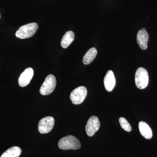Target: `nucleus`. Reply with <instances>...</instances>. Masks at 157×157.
Here are the masks:
<instances>
[{
	"instance_id": "obj_1",
	"label": "nucleus",
	"mask_w": 157,
	"mask_h": 157,
	"mask_svg": "<svg viewBox=\"0 0 157 157\" xmlns=\"http://www.w3.org/2000/svg\"><path fill=\"white\" fill-rule=\"evenodd\" d=\"M39 29L36 23L33 22L26 24L19 28L15 33L16 37L20 39H25L33 36Z\"/></svg>"
},
{
	"instance_id": "obj_2",
	"label": "nucleus",
	"mask_w": 157,
	"mask_h": 157,
	"mask_svg": "<svg viewBox=\"0 0 157 157\" xmlns=\"http://www.w3.org/2000/svg\"><path fill=\"white\" fill-rule=\"evenodd\" d=\"M80 141L76 137L72 135H68L63 137L58 142L59 148L61 149L77 150L81 147Z\"/></svg>"
},
{
	"instance_id": "obj_3",
	"label": "nucleus",
	"mask_w": 157,
	"mask_h": 157,
	"mask_svg": "<svg viewBox=\"0 0 157 157\" xmlns=\"http://www.w3.org/2000/svg\"><path fill=\"white\" fill-rule=\"evenodd\" d=\"M149 82L148 73L146 70L143 67L138 68L135 76V82L138 89L142 90L147 86Z\"/></svg>"
},
{
	"instance_id": "obj_4",
	"label": "nucleus",
	"mask_w": 157,
	"mask_h": 157,
	"mask_svg": "<svg viewBox=\"0 0 157 157\" xmlns=\"http://www.w3.org/2000/svg\"><path fill=\"white\" fill-rule=\"evenodd\" d=\"M56 85L55 76L49 74L46 77L40 89V93L42 95H48L53 92Z\"/></svg>"
},
{
	"instance_id": "obj_5",
	"label": "nucleus",
	"mask_w": 157,
	"mask_h": 157,
	"mask_svg": "<svg viewBox=\"0 0 157 157\" xmlns=\"http://www.w3.org/2000/svg\"><path fill=\"white\" fill-rule=\"evenodd\" d=\"M87 94L86 88L80 86L73 90L70 94V100L73 104L78 105L84 101Z\"/></svg>"
},
{
	"instance_id": "obj_6",
	"label": "nucleus",
	"mask_w": 157,
	"mask_h": 157,
	"mask_svg": "<svg viewBox=\"0 0 157 157\" xmlns=\"http://www.w3.org/2000/svg\"><path fill=\"white\" fill-rule=\"evenodd\" d=\"M55 124V120L51 116L43 118L39 121L38 129L40 133L42 134L49 133L53 128Z\"/></svg>"
},
{
	"instance_id": "obj_7",
	"label": "nucleus",
	"mask_w": 157,
	"mask_h": 157,
	"mask_svg": "<svg viewBox=\"0 0 157 157\" xmlns=\"http://www.w3.org/2000/svg\"><path fill=\"white\" fill-rule=\"evenodd\" d=\"M100 127V122L98 117L93 116L88 121L85 127L86 134L89 137H92L98 132Z\"/></svg>"
},
{
	"instance_id": "obj_8",
	"label": "nucleus",
	"mask_w": 157,
	"mask_h": 157,
	"mask_svg": "<svg viewBox=\"0 0 157 157\" xmlns=\"http://www.w3.org/2000/svg\"><path fill=\"white\" fill-rule=\"evenodd\" d=\"M34 75L33 68L29 67L26 69L20 76L18 78V84L21 87H25L30 82Z\"/></svg>"
},
{
	"instance_id": "obj_9",
	"label": "nucleus",
	"mask_w": 157,
	"mask_h": 157,
	"mask_svg": "<svg viewBox=\"0 0 157 157\" xmlns=\"http://www.w3.org/2000/svg\"><path fill=\"white\" fill-rule=\"evenodd\" d=\"M149 36L146 29L142 28L138 31L137 36V41L139 47L142 50H146L147 48Z\"/></svg>"
},
{
	"instance_id": "obj_10",
	"label": "nucleus",
	"mask_w": 157,
	"mask_h": 157,
	"mask_svg": "<svg viewBox=\"0 0 157 157\" xmlns=\"http://www.w3.org/2000/svg\"><path fill=\"white\" fill-rule=\"evenodd\" d=\"M116 84L114 73L112 70L107 71L104 78V85L105 89L108 92L112 91Z\"/></svg>"
},
{
	"instance_id": "obj_11",
	"label": "nucleus",
	"mask_w": 157,
	"mask_h": 157,
	"mask_svg": "<svg viewBox=\"0 0 157 157\" xmlns=\"http://www.w3.org/2000/svg\"><path fill=\"white\" fill-rule=\"evenodd\" d=\"M138 128L141 135L147 139H151L153 136L152 131L149 126L144 121H140L138 124Z\"/></svg>"
},
{
	"instance_id": "obj_12",
	"label": "nucleus",
	"mask_w": 157,
	"mask_h": 157,
	"mask_svg": "<svg viewBox=\"0 0 157 157\" xmlns=\"http://www.w3.org/2000/svg\"><path fill=\"white\" fill-rule=\"evenodd\" d=\"M75 38V35L73 31L67 32L62 38L61 45L63 48H66L73 42Z\"/></svg>"
},
{
	"instance_id": "obj_13",
	"label": "nucleus",
	"mask_w": 157,
	"mask_h": 157,
	"mask_svg": "<svg viewBox=\"0 0 157 157\" xmlns=\"http://www.w3.org/2000/svg\"><path fill=\"white\" fill-rule=\"evenodd\" d=\"M97 53L98 52L96 48H90L83 56L82 59L83 63L85 65H88L91 63L95 58Z\"/></svg>"
},
{
	"instance_id": "obj_14",
	"label": "nucleus",
	"mask_w": 157,
	"mask_h": 157,
	"mask_svg": "<svg viewBox=\"0 0 157 157\" xmlns=\"http://www.w3.org/2000/svg\"><path fill=\"white\" fill-rule=\"evenodd\" d=\"M21 153V149L17 146L12 147L4 152L1 157H18Z\"/></svg>"
},
{
	"instance_id": "obj_15",
	"label": "nucleus",
	"mask_w": 157,
	"mask_h": 157,
	"mask_svg": "<svg viewBox=\"0 0 157 157\" xmlns=\"http://www.w3.org/2000/svg\"><path fill=\"white\" fill-rule=\"evenodd\" d=\"M119 122L121 127L124 131L127 132H131L132 130V127L128 121L126 119L123 117L120 118Z\"/></svg>"
}]
</instances>
